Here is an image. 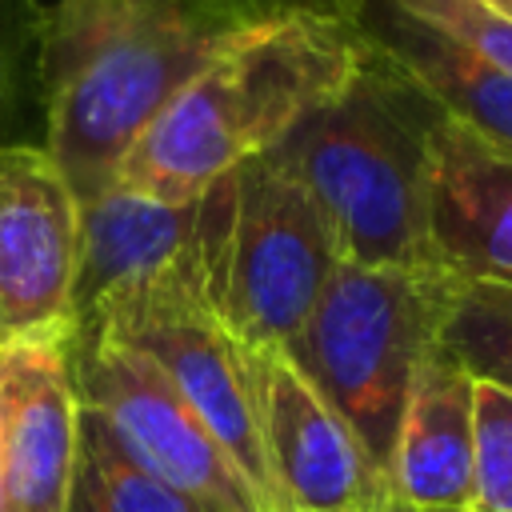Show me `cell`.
<instances>
[{"label":"cell","mask_w":512,"mask_h":512,"mask_svg":"<svg viewBox=\"0 0 512 512\" xmlns=\"http://www.w3.org/2000/svg\"><path fill=\"white\" fill-rule=\"evenodd\" d=\"M292 0H68L40 20L44 148L76 200L116 184L140 132L232 40Z\"/></svg>","instance_id":"obj_1"},{"label":"cell","mask_w":512,"mask_h":512,"mask_svg":"<svg viewBox=\"0 0 512 512\" xmlns=\"http://www.w3.org/2000/svg\"><path fill=\"white\" fill-rule=\"evenodd\" d=\"M352 20L288 4L200 68L128 148L116 184L196 200L240 164L276 152L360 68Z\"/></svg>","instance_id":"obj_2"},{"label":"cell","mask_w":512,"mask_h":512,"mask_svg":"<svg viewBox=\"0 0 512 512\" xmlns=\"http://www.w3.org/2000/svg\"><path fill=\"white\" fill-rule=\"evenodd\" d=\"M444 112L372 44L356 76L276 148L320 208L340 260L436 264L428 248V156Z\"/></svg>","instance_id":"obj_3"},{"label":"cell","mask_w":512,"mask_h":512,"mask_svg":"<svg viewBox=\"0 0 512 512\" xmlns=\"http://www.w3.org/2000/svg\"><path fill=\"white\" fill-rule=\"evenodd\" d=\"M456 276L336 260L308 320L284 344L300 376L344 416L368 456L388 468L412 376L440 336Z\"/></svg>","instance_id":"obj_4"},{"label":"cell","mask_w":512,"mask_h":512,"mask_svg":"<svg viewBox=\"0 0 512 512\" xmlns=\"http://www.w3.org/2000/svg\"><path fill=\"white\" fill-rule=\"evenodd\" d=\"M336 260L320 208L276 152L208 188L200 296L244 348H284Z\"/></svg>","instance_id":"obj_5"},{"label":"cell","mask_w":512,"mask_h":512,"mask_svg":"<svg viewBox=\"0 0 512 512\" xmlns=\"http://www.w3.org/2000/svg\"><path fill=\"white\" fill-rule=\"evenodd\" d=\"M68 352L80 412L136 468L208 512H268L220 440L144 352L108 332H76Z\"/></svg>","instance_id":"obj_6"},{"label":"cell","mask_w":512,"mask_h":512,"mask_svg":"<svg viewBox=\"0 0 512 512\" xmlns=\"http://www.w3.org/2000/svg\"><path fill=\"white\" fill-rule=\"evenodd\" d=\"M268 512H388V480L284 348H244Z\"/></svg>","instance_id":"obj_7"},{"label":"cell","mask_w":512,"mask_h":512,"mask_svg":"<svg viewBox=\"0 0 512 512\" xmlns=\"http://www.w3.org/2000/svg\"><path fill=\"white\" fill-rule=\"evenodd\" d=\"M108 332L144 352L172 388L192 404L204 428L220 440L244 480L268 508V480L260 460V436L252 416V392L240 340L216 320V312L188 284H152L108 304L88 328Z\"/></svg>","instance_id":"obj_8"},{"label":"cell","mask_w":512,"mask_h":512,"mask_svg":"<svg viewBox=\"0 0 512 512\" xmlns=\"http://www.w3.org/2000/svg\"><path fill=\"white\" fill-rule=\"evenodd\" d=\"M80 200L40 144H0V352L76 336Z\"/></svg>","instance_id":"obj_9"},{"label":"cell","mask_w":512,"mask_h":512,"mask_svg":"<svg viewBox=\"0 0 512 512\" xmlns=\"http://www.w3.org/2000/svg\"><path fill=\"white\" fill-rule=\"evenodd\" d=\"M204 248L208 192L196 200H156L108 184L104 192L80 200L76 332L120 296L152 284H188L200 292Z\"/></svg>","instance_id":"obj_10"},{"label":"cell","mask_w":512,"mask_h":512,"mask_svg":"<svg viewBox=\"0 0 512 512\" xmlns=\"http://www.w3.org/2000/svg\"><path fill=\"white\" fill-rule=\"evenodd\" d=\"M72 340H32L0 352L4 500L0 512H64L80 448Z\"/></svg>","instance_id":"obj_11"},{"label":"cell","mask_w":512,"mask_h":512,"mask_svg":"<svg viewBox=\"0 0 512 512\" xmlns=\"http://www.w3.org/2000/svg\"><path fill=\"white\" fill-rule=\"evenodd\" d=\"M428 248L456 280L512 288V156L448 116L432 128Z\"/></svg>","instance_id":"obj_12"},{"label":"cell","mask_w":512,"mask_h":512,"mask_svg":"<svg viewBox=\"0 0 512 512\" xmlns=\"http://www.w3.org/2000/svg\"><path fill=\"white\" fill-rule=\"evenodd\" d=\"M476 476V380L432 344L388 452V512H468Z\"/></svg>","instance_id":"obj_13"},{"label":"cell","mask_w":512,"mask_h":512,"mask_svg":"<svg viewBox=\"0 0 512 512\" xmlns=\"http://www.w3.org/2000/svg\"><path fill=\"white\" fill-rule=\"evenodd\" d=\"M364 44L388 56L452 124L512 156V76L444 36L396 0H360L348 16Z\"/></svg>","instance_id":"obj_14"},{"label":"cell","mask_w":512,"mask_h":512,"mask_svg":"<svg viewBox=\"0 0 512 512\" xmlns=\"http://www.w3.org/2000/svg\"><path fill=\"white\" fill-rule=\"evenodd\" d=\"M64 512H208L192 496L136 468L88 412H80V448Z\"/></svg>","instance_id":"obj_15"},{"label":"cell","mask_w":512,"mask_h":512,"mask_svg":"<svg viewBox=\"0 0 512 512\" xmlns=\"http://www.w3.org/2000/svg\"><path fill=\"white\" fill-rule=\"evenodd\" d=\"M436 344L472 380L512 392V288L456 280Z\"/></svg>","instance_id":"obj_16"},{"label":"cell","mask_w":512,"mask_h":512,"mask_svg":"<svg viewBox=\"0 0 512 512\" xmlns=\"http://www.w3.org/2000/svg\"><path fill=\"white\" fill-rule=\"evenodd\" d=\"M468 512H512V392L476 380V476Z\"/></svg>","instance_id":"obj_17"},{"label":"cell","mask_w":512,"mask_h":512,"mask_svg":"<svg viewBox=\"0 0 512 512\" xmlns=\"http://www.w3.org/2000/svg\"><path fill=\"white\" fill-rule=\"evenodd\" d=\"M396 4L512 76V24L508 20L492 16L488 8L472 0H396Z\"/></svg>","instance_id":"obj_18"},{"label":"cell","mask_w":512,"mask_h":512,"mask_svg":"<svg viewBox=\"0 0 512 512\" xmlns=\"http://www.w3.org/2000/svg\"><path fill=\"white\" fill-rule=\"evenodd\" d=\"M292 4H300V8H320V12H332V16H344V20H348L360 0H292Z\"/></svg>","instance_id":"obj_19"},{"label":"cell","mask_w":512,"mask_h":512,"mask_svg":"<svg viewBox=\"0 0 512 512\" xmlns=\"http://www.w3.org/2000/svg\"><path fill=\"white\" fill-rule=\"evenodd\" d=\"M472 4H480V8H488L492 16H500V20L512 24V0H472Z\"/></svg>","instance_id":"obj_20"},{"label":"cell","mask_w":512,"mask_h":512,"mask_svg":"<svg viewBox=\"0 0 512 512\" xmlns=\"http://www.w3.org/2000/svg\"><path fill=\"white\" fill-rule=\"evenodd\" d=\"M28 4H32V8H36V16H40V20H48V16H52V12H56V8H64V4H68V0H28Z\"/></svg>","instance_id":"obj_21"},{"label":"cell","mask_w":512,"mask_h":512,"mask_svg":"<svg viewBox=\"0 0 512 512\" xmlns=\"http://www.w3.org/2000/svg\"><path fill=\"white\" fill-rule=\"evenodd\" d=\"M0 500H4V424H0Z\"/></svg>","instance_id":"obj_22"}]
</instances>
